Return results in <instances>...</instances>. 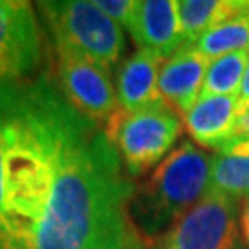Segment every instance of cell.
Here are the masks:
<instances>
[{
	"mask_svg": "<svg viewBox=\"0 0 249 249\" xmlns=\"http://www.w3.org/2000/svg\"><path fill=\"white\" fill-rule=\"evenodd\" d=\"M211 59L194 46H183L160 67L159 90L172 109L185 116L201 96Z\"/></svg>",
	"mask_w": 249,
	"mask_h": 249,
	"instance_id": "9c48e42d",
	"label": "cell"
},
{
	"mask_svg": "<svg viewBox=\"0 0 249 249\" xmlns=\"http://www.w3.org/2000/svg\"><path fill=\"white\" fill-rule=\"evenodd\" d=\"M125 172L139 178L168 157L181 137V120L168 104L127 113L118 109L104 125Z\"/></svg>",
	"mask_w": 249,
	"mask_h": 249,
	"instance_id": "277c9868",
	"label": "cell"
},
{
	"mask_svg": "<svg viewBox=\"0 0 249 249\" xmlns=\"http://www.w3.org/2000/svg\"><path fill=\"white\" fill-rule=\"evenodd\" d=\"M248 63L249 50L213 59L205 76L201 96H238Z\"/></svg>",
	"mask_w": 249,
	"mask_h": 249,
	"instance_id": "9a60e30c",
	"label": "cell"
},
{
	"mask_svg": "<svg viewBox=\"0 0 249 249\" xmlns=\"http://www.w3.org/2000/svg\"><path fill=\"white\" fill-rule=\"evenodd\" d=\"M160 61L157 55L146 50L127 57L116 72V96L118 109L133 113L146 107L166 104L159 90Z\"/></svg>",
	"mask_w": 249,
	"mask_h": 249,
	"instance_id": "8fae6325",
	"label": "cell"
},
{
	"mask_svg": "<svg viewBox=\"0 0 249 249\" xmlns=\"http://www.w3.org/2000/svg\"><path fill=\"white\" fill-rule=\"evenodd\" d=\"M213 159L192 142H181L135 190L131 216L150 238L172 225L211 192Z\"/></svg>",
	"mask_w": 249,
	"mask_h": 249,
	"instance_id": "7a4b0ae2",
	"label": "cell"
},
{
	"mask_svg": "<svg viewBox=\"0 0 249 249\" xmlns=\"http://www.w3.org/2000/svg\"><path fill=\"white\" fill-rule=\"evenodd\" d=\"M246 0H183L179 2V20L185 46H192L197 39L220 22L234 17L248 8Z\"/></svg>",
	"mask_w": 249,
	"mask_h": 249,
	"instance_id": "7c38bea8",
	"label": "cell"
},
{
	"mask_svg": "<svg viewBox=\"0 0 249 249\" xmlns=\"http://www.w3.org/2000/svg\"><path fill=\"white\" fill-rule=\"evenodd\" d=\"M55 83L81 115L106 125L118 111L116 85L109 67L76 53L55 50Z\"/></svg>",
	"mask_w": 249,
	"mask_h": 249,
	"instance_id": "8992f818",
	"label": "cell"
},
{
	"mask_svg": "<svg viewBox=\"0 0 249 249\" xmlns=\"http://www.w3.org/2000/svg\"><path fill=\"white\" fill-rule=\"evenodd\" d=\"M240 115L238 96H201L185 115V125L199 146L222 151L232 142Z\"/></svg>",
	"mask_w": 249,
	"mask_h": 249,
	"instance_id": "30bf717a",
	"label": "cell"
},
{
	"mask_svg": "<svg viewBox=\"0 0 249 249\" xmlns=\"http://www.w3.org/2000/svg\"><path fill=\"white\" fill-rule=\"evenodd\" d=\"M43 57L36 9L26 0H0V85L32 78Z\"/></svg>",
	"mask_w": 249,
	"mask_h": 249,
	"instance_id": "52a82bcc",
	"label": "cell"
},
{
	"mask_svg": "<svg viewBox=\"0 0 249 249\" xmlns=\"http://www.w3.org/2000/svg\"><path fill=\"white\" fill-rule=\"evenodd\" d=\"M39 11L55 50L76 53L106 67L118 63L125 48L124 30L94 2H39Z\"/></svg>",
	"mask_w": 249,
	"mask_h": 249,
	"instance_id": "3957f363",
	"label": "cell"
},
{
	"mask_svg": "<svg viewBox=\"0 0 249 249\" xmlns=\"http://www.w3.org/2000/svg\"><path fill=\"white\" fill-rule=\"evenodd\" d=\"M238 218V199L211 190L155 238L153 249H240Z\"/></svg>",
	"mask_w": 249,
	"mask_h": 249,
	"instance_id": "5b68a950",
	"label": "cell"
},
{
	"mask_svg": "<svg viewBox=\"0 0 249 249\" xmlns=\"http://www.w3.org/2000/svg\"><path fill=\"white\" fill-rule=\"evenodd\" d=\"M129 34L139 50H146L159 59H170L185 46L179 2L176 0H142L135 4Z\"/></svg>",
	"mask_w": 249,
	"mask_h": 249,
	"instance_id": "ba28073f",
	"label": "cell"
},
{
	"mask_svg": "<svg viewBox=\"0 0 249 249\" xmlns=\"http://www.w3.org/2000/svg\"><path fill=\"white\" fill-rule=\"evenodd\" d=\"M211 61L222 55L249 50V4L234 17L220 22L192 45Z\"/></svg>",
	"mask_w": 249,
	"mask_h": 249,
	"instance_id": "5bb4252c",
	"label": "cell"
},
{
	"mask_svg": "<svg viewBox=\"0 0 249 249\" xmlns=\"http://www.w3.org/2000/svg\"><path fill=\"white\" fill-rule=\"evenodd\" d=\"M211 190L234 199L249 197V139L231 142L213 159Z\"/></svg>",
	"mask_w": 249,
	"mask_h": 249,
	"instance_id": "4fadbf2b",
	"label": "cell"
},
{
	"mask_svg": "<svg viewBox=\"0 0 249 249\" xmlns=\"http://www.w3.org/2000/svg\"><path fill=\"white\" fill-rule=\"evenodd\" d=\"M96 4V8L102 9L109 18H113L115 22L122 26H129L131 17L135 11V0H92Z\"/></svg>",
	"mask_w": 249,
	"mask_h": 249,
	"instance_id": "2e32d148",
	"label": "cell"
},
{
	"mask_svg": "<svg viewBox=\"0 0 249 249\" xmlns=\"http://www.w3.org/2000/svg\"><path fill=\"white\" fill-rule=\"evenodd\" d=\"M238 223H240V232L244 242L248 244L249 248V197L244 199V203L240 207V218H238Z\"/></svg>",
	"mask_w": 249,
	"mask_h": 249,
	"instance_id": "e0dca14e",
	"label": "cell"
},
{
	"mask_svg": "<svg viewBox=\"0 0 249 249\" xmlns=\"http://www.w3.org/2000/svg\"><path fill=\"white\" fill-rule=\"evenodd\" d=\"M238 102H240L242 113H244V111H248L249 109V63H248V69H246V74H244V80H242Z\"/></svg>",
	"mask_w": 249,
	"mask_h": 249,
	"instance_id": "ac0fdd59",
	"label": "cell"
},
{
	"mask_svg": "<svg viewBox=\"0 0 249 249\" xmlns=\"http://www.w3.org/2000/svg\"><path fill=\"white\" fill-rule=\"evenodd\" d=\"M104 125L48 72L0 85V249H146Z\"/></svg>",
	"mask_w": 249,
	"mask_h": 249,
	"instance_id": "6da1fadb",
	"label": "cell"
}]
</instances>
